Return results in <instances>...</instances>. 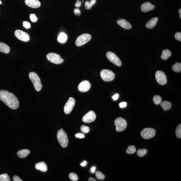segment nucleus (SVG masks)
I'll use <instances>...</instances> for the list:
<instances>
[{
	"label": "nucleus",
	"mask_w": 181,
	"mask_h": 181,
	"mask_svg": "<svg viewBox=\"0 0 181 181\" xmlns=\"http://www.w3.org/2000/svg\"><path fill=\"white\" fill-rule=\"evenodd\" d=\"M0 100L12 109H16L19 107L18 99L13 94L9 93L7 91L0 90Z\"/></svg>",
	"instance_id": "1"
},
{
	"label": "nucleus",
	"mask_w": 181,
	"mask_h": 181,
	"mask_svg": "<svg viewBox=\"0 0 181 181\" xmlns=\"http://www.w3.org/2000/svg\"><path fill=\"white\" fill-rule=\"evenodd\" d=\"M29 78L32 82L35 89L37 91H40L43 86L38 75L34 72H31L29 74Z\"/></svg>",
	"instance_id": "2"
},
{
	"label": "nucleus",
	"mask_w": 181,
	"mask_h": 181,
	"mask_svg": "<svg viewBox=\"0 0 181 181\" xmlns=\"http://www.w3.org/2000/svg\"><path fill=\"white\" fill-rule=\"evenodd\" d=\"M57 138L60 145L63 147H66L68 146V139L67 135L63 129H60L57 133Z\"/></svg>",
	"instance_id": "3"
},
{
	"label": "nucleus",
	"mask_w": 181,
	"mask_h": 181,
	"mask_svg": "<svg viewBox=\"0 0 181 181\" xmlns=\"http://www.w3.org/2000/svg\"><path fill=\"white\" fill-rule=\"evenodd\" d=\"M100 76L104 81L109 82L113 80L115 74L112 71L107 69L102 70L100 72Z\"/></svg>",
	"instance_id": "4"
},
{
	"label": "nucleus",
	"mask_w": 181,
	"mask_h": 181,
	"mask_svg": "<svg viewBox=\"0 0 181 181\" xmlns=\"http://www.w3.org/2000/svg\"><path fill=\"white\" fill-rule=\"evenodd\" d=\"M116 131L117 132L123 131L126 128L127 123L126 121L123 118L119 117L116 119L115 121Z\"/></svg>",
	"instance_id": "5"
},
{
	"label": "nucleus",
	"mask_w": 181,
	"mask_h": 181,
	"mask_svg": "<svg viewBox=\"0 0 181 181\" xmlns=\"http://www.w3.org/2000/svg\"><path fill=\"white\" fill-rule=\"evenodd\" d=\"M47 58L50 62L56 64H60L64 62L62 58L58 54L54 53H49L47 55Z\"/></svg>",
	"instance_id": "6"
},
{
	"label": "nucleus",
	"mask_w": 181,
	"mask_h": 181,
	"mask_svg": "<svg viewBox=\"0 0 181 181\" xmlns=\"http://www.w3.org/2000/svg\"><path fill=\"white\" fill-rule=\"evenodd\" d=\"M91 36L88 34H84L78 37L76 41V45L80 46L88 43L91 39Z\"/></svg>",
	"instance_id": "7"
},
{
	"label": "nucleus",
	"mask_w": 181,
	"mask_h": 181,
	"mask_svg": "<svg viewBox=\"0 0 181 181\" xmlns=\"http://www.w3.org/2000/svg\"><path fill=\"white\" fill-rule=\"evenodd\" d=\"M107 57L110 62L116 66H122V62L121 60L114 53L110 52H108L107 54Z\"/></svg>",
	"instance_id": "8"
},
{
	"label": "nucleus",
	"mask_w": 181,
	"mask_h": 181,
	"mask_svg": "<svg viewBox=\"0 0 181 181\" xmlns=\"http://www.w3.org/2000/svg\"><path fill=\"white\" fill-rule=\"evenodd\" d=\"M141 134V136L143 139H149L154 136L156 134V131L154 129L147 128L143 129Z\"/></svg>",
	"instance_id": "9"
},
{
	"label": "nucleus",
	"mask_w": 181,
	"mask_h": 181,
	"mask_svg": "<svg viewBox=\"0 0 181 181\" xmlns=\"http://www.w3.org/2000/svg\"><path fill=\"white\" fill-rule=\"evenodd\" d=\"M155 78L157 82L161 85H164L167 83V78L166 74L161 71L158 70L155 74Z\"/></svg>",
	"instance_id": "10"
},
{
	"label": "nucleus",
	"mask_w": 181,
	"mask_h": 181,
	"mask_svg": "<svg viewBox=\"0 0 181 181\" xmlns=\"http://www.w3.org/2000/svg\"><path fill=\"white\" fill-rule=\"evenodd\" d=\"M15 35L19 40L23 42H28L30 40V37L29 35L27 33L20 29L15 30Z\"/></svg>",
	"instance_id": "11"
},
{
	"label": "nucleus",
	"mask_w": 181,
	"mask_h": 181,
	"mask_svg": "<svg viewBox=\"0 0 181 181\" xmlns=\"http://www.w3.org/2000/svg\"><path fill=\"white\" fill-rule=\"evenodd\" d=\"M75 104V100L73 98H69L64 108V111L66 115L70 114L72 111Z\"/></svg>",
	"instance_id": "12"
},
{
	"label": "nucleus",
	"mask_w": 181,
	"mask_h": 181,
	"mask_svg": "<svg viewBox=\"0 0 181 181\" xmlns=\"http://www.w3.org/2000/svg\"><path fill=\"white\" fill-rule=\"evenodd\" d=\"M96 119V115L95 113L93 111H91L84 116L82 120L84 123H90L95 121Z\"/></svg>",
	"instance_id": "13"
},
{
	"label": "nucleus",
	"mask_w": 181,
	"mask_h": 181,
	"mask_svg": "<svg viewBox=\"0 0 181 181\" xmlns=\"http://www.w3.org/2000/svg\"><path fill=\"white\" fill-rule=\"evenodd\" d=\"M91 86V84L90 82L88 80H84L78 84V89L80 92H86L90 90Z\"/></svg>",
	"instance_id": "14"
},
{
	"label": "nucleus",
	"mask_w": 181,
	"mask_h": 181,
	"mask_svg": "<svg viewBox=\"0 0 181 181\" xmlns=\"http://www.w3.org/2000/svg\"><path fill=\"white\" fill-rule=\"evenodd\" d=\"M25 3L27 6L37 8L40 6L41 3L38 0H25Z\"/></svg>",
	"instance_id": "15"
},
{
	"label": "nucleus",
	"mask_w": 181,
	"mask_h": 181,
	"mask_svg": "<svg viewBox=\"0 0 181 181\" xmlns=\"http://www.w3.org/2000/svg\"><path fill=\"white\" fill-rule=\"evenodd\" d=\"M155 6L149 2L145 3L141 5V11L143 12H147L149 11L153 10L155 9Z\"/></svg>",
	"instance_id": "16"
},
{
	"label": "nucleus",
	"mask_w": 181,
	"mask_h": 181,
	"mask_svg": "<svg viewBox=\"0 0 181 181\" xmlns=\"http://www.w3.org/2000/svg\"><path fill=\"white\" fill-rule=\"evenodd\" d=\"M117 23L120 26L123 27L124 29H129L131 28L132 26L130 23L125 19H118L117 21Z\"/></svg>",
	"instance_id": "17"
},
{
	"label": "nucleus",
	"mask_w": 181,
	"mask_h": 181,
	"mask_svg": "<svg viewBox=\"0 0 181 181\" xmlns=\"http://www.w3.org/2000/svg\"><path fill=\"white\" fill-rule=\"evenodd\" d=\"M35 167L36 170H40L43 172H46L48 170V167L44 162H42L37 163L35 165Z\"/></svg>",
	"instance_id": "18"
},
{
	"label": "nucleus",
	"mask_w": 181,
	"mask_h": 181,
	"mask_svg": "<svg viewBox=\"0 0 181 181\" xmlns=\"http://www.w3.org/2000/svg\"><path fill=\"white\" fill-rule=\"evenodd\" d=\"M158 18L157 17H154L151 19L147 22L145 26L148 29H152L156 25L158 20Z\"/></svg>",
	"instance_id": "19"
},
{
	"label": "nucleus",
	"mask_w": 181,
	"mask_h": 181,
	"mask_svg": "<svg viewBox=\"0 0 181 181\" xmlns=\"http://www.w3.org/2000/svg\"><path fill=\"white\" fill-rule=\"evenodd\" d=\"M10 51L9 47L5 43L0 42V52L8 54Z\"/></svg>",
	"instance_id": "20"
},
{
	"label": "nucleus",
	"mask_w": 181,
	"mask_h": 181,
	"mask_svg": "<svg viewBox=\"0 0 181 181\" xmlns=\"http://www.w3.org/2000/svg\"><path fill=\"white\" fill-rule=\"evenodd\" d=\"M30 153V151L27 149H22L19 150L17 153V155L19 158H25Z\"/></svg>",
	"instance_id": "21"
},
{
	"label": "nucleus",
	"mask_w": 181,
	"mask_h": 181,
	"mask_svg": "<svg viewBox=\"0 0 181 181\" xmlns=\"http://www.w3.org/2000/svg\"><path fill=\"white\" fill-rule=\"evenodd\" d=\"M163 110L165 111H168L172 107V104L170 102L164 101L161 102L160 104Z\"/></svg>",
	"instance_id": "22"
},
{
	"label": "nucleus",
	"mask_w": 181,
	"mask_h": 181,
	"mask_svg": "<svg viewBox=\"0 0 181 181\" xmlns=\"http://www.w3.org/2000/svg\"><path fill=\"white\" fill-rule=\"evenodd\" d=\"M172 55V53L170 50H165L162 51V54L161 56V58L163 60H168L169 57Z\"/></svg>",
	"instance_id": "23"
},
{
	"label": "nucleus",
	"mask_w": 181,
	"mask_h": 181,
	"mask_svg": "<svg viewBox=\"0 0 181 181\" xmlns=\"http://www.w3.org/2000/svg\"><path fill=\"white\" fill-rule=\"evenodd\" d=\"M67 40V36L64 33H61L58 37V40L59 42L64 43Z\"/></svg>",
	"instance_id": "24"
},
{
	"label": "nucleus",
	"mask_w": 181,
	"mask_h": 181,
	"mask_svg": "<svg viewBox=\"0 0 181 181\" xmlns=\"http://www.w3.org/2000/svg\"><path fill=\"white\" fill-rule=\"evenodd\" d=\"M172 70L174 72H180L181 71V64L180 62H176L172 66Z\"/></svg>",
	"instance_id": "25"
},
{
	"label": "nucleus",
	"mask_w": 181,
	"mask_h": 181,
	"mask_svg": "<svg viewBox=\"0 0 181 181\" xmlns=\"http://www.w3.org/2000/svg\"><path fill=\"white\" fill-rule=\"evenodd\" d=\"M136 151L135 147L134 145H129L126 150V152L128 154H133L135 153Z\"/></svg>",
	"instance_id": "26"
},
{
	"label": "nucleus",
	"mask_w": 181,
	"mask_h": 181,
	"mask_svg": "<svg viewBox=\"0 0 181 181\" xmlns=\"http://www.w3.org/2000/svg\"><path fill=\"white\" fill-rule=\"evenodd\" d=\"M153 100L154 103L157 105L160 104L162 102V98L159 95H155L153 98Z\"/></svg>",
	"instance_id": "27"
},
{
	"label": "nucleus",
	"mask_w": 181,
	"mask_h": 181,
	"mask_svg": "<svg viewBox=\"0 0 181 181\" xmlns=\"http://www.w3.org/2000/svg\"><path fill=\"white\" fill-rule=\"evenodd\" d=\"M11 179L9 175L7 174L0 175V181H10Z\"/></svg>",
	"instance_id": "28"
},
{
	"label": "nucleus",
	"mask_w": 181,
	"mask_h": 181,
	"mask_svg": "<svg viewBox=\"0 0 181 181\" xmlns=\"http://www.w3.org/2000/svg\"><path fill=\"white\" fill-rule=\"evenodd\" d=\"M147 153V151L146 149H139L137 151V154L139 156L142 157L146 155Z\"/></svg>",
	"instance_id": "29"
},
{
	"label": "nucleus",
	"mask_w": 181,
	"mask_h": 181,
	"mask_svg": "<svg viewBox=\"0 0 181 181\" xmlns=\"http://www.w3.org/2000/svg\"><path fill=\"white\" fill-rule=\"evenodd\" d=\"M176 137L178 138L181 137V125H179L177 127L176 130Z\"/></svg>",
	"instance_id": "30"
},
{
	"label": "nucleus",
	"mask_w": 181,
	"mask_h": 181,
	"mask_svg": "<svg viewBox=\"0 0 181 181\" xmlns=\"http://www.w3.org/2000/svg\"><path fill=\"white\" fill-rule=\"evenodd\" d=\"M95 174L96 177L98 180H103L105 178V177L104 175L99 171L96 172Z\"/></svg>",
	"instance_id": "31"
},
{
	"label": "nucleus",
	"mask_w": 181,
	"mask_h": 181,
	"mask_svg": "<svg viewBox=\"0 0 181 181\" xmlns=\"http://www.w3.org/2000/svg\"><path fill=\"white\" fill-rule=\"evenodd\" d=\"M69 178L72 181H77L78 180V177L77 175L74 173H70L69 175Z\"/></svg>",
	"instance_id": "32"
},
{
	"label": "nucleus",
	"mask_w": 181,
	"mask_h": 181,
	"mask_svg": "<svg viewBox=\"0 0 181 181\" xmlns=\"http://www.w3.org/2000/svg\"><path fill=\"white\" fill-rule=\"evenodd\" d=\"M90 129L89 127L85 125H82L80 128V131L84 133H88L89 132Z\"/></svg>",
	"instance_id": "33"
},
{
	"label": "nucleus",
	"mask_w": 181,
	"mask_h": 181,
	"mask_svg": "<svg viewBox=\"0 0 181 181\" xmlns=\"http://www.w3.org/2000/svg\"><path fill=\"white\" fill-rule=\"evenodd\" d=\"M92 5L90 2V1H86L85 5H84V7L86 9H89L91 8Z\"/></svg>",
	"instance_id": "34"
},
{
	"label": "nucleus",
	"mask_w": 181,
	"mask_h": 181,
	"mask_svg": "<svg viewBox=\"0 0 181 181\" xmlns=\"http://www.w3.org/2000/svg\"><path fill=\"white\" fill-rule=\"evenodd\" d=\"M29 17H30L31 20L32 22H35L37 21V17L34 14H31Z\"/></svg>",
	"instance_id": "35"
},
{
	"label": "nucleus",
	"mask_w": 181,
	"mask_h": 181,
	"mask_svg": "<svg viewBox=\"0 0 181 181\" xmlns=\"http://www.w3.org/2000/svg\"><path fill=\"white\" fill-rule=\"evenodd\" d=\"M175 38L179 41H181V33L180 32H177L175 35Z\"/></svg>",
	"instance_id": "36"
},
{
	"label": "nucleus",
	"mask_w": 181,
	"mask_h": 181,
	"mask_svg": "<svg viewBox=\"0 0 181 181\" xmlns=\"http://www.w3.org/2000/svg\"><path fill=\"white\" fill-rule=\"evenodd\" d=\"M23 26H24L25 28L28 29L31 27V25L30 23L27 22V21H23Z\"/></svg>",
	"instance_id": "37"
},
{
	"label": "nucleus",
	"mask_w": 181,
	"mask_h": 181,
	"mask_svg": "<svg viewBox=\"0 0 181 181\" xmlns=\"http://www.w3.org/2000/svg\"><path fill=\"white\" fill-rule=\"evenodd\" d=\"M74 13L76 16H79L81 14L80 10L77 8H76L74 9Z\"/></svg>",
	"instance_id": "38"
},
{
	"label": "nucleus",
	"mask_w": 181,
	"mask_h": 181,
	"mask_svg": "<svg viewBox=\"0 0 181 181\" xmlns=\"http://www.w3.org/2000/svg\"><path fill=\"white\" fill-rule=\"evenodd\" d=\"M119 107L121 108H125L127 107V103L126 102H122L119 104Z\"/></svg>",
	"instance_id": "39"
},
{
	"label": "nucleus",
	"mask_w": 181,
	"mask_h": 181,
	"mask_svg": "<svg viewBox=\"0 0 181 181\" xmlns=\"http://www.w3.org/2000/svg\"><path fill=\"white\" fill-rule=\"evenodd\" d=\"M75 136L76 137L80 139L84 138V135L83 134L81 133L76 134Z\"/></svg>",
	"instance_id": "40"
},
{
	"label": "nucleus",
	"mask_w": 181,
	"mask_h": 181,
	"mask_svg": "<svg viewBox=\"0 0 181 181\" xmlns=\"http://www.w3.org/2000/svg\"><path fill=\"white\" fill-rule=\"evenodd\" d=\"M13 181H22L23 180L19 178L18 176H13Z\"/></svg>",
	"instance_id": "41"
},
{
	"label": "nucleus",
	"mask_w": 181,
	"mask_h": 181,
	"mask_svg": "<svg viewBox=\"0 0 181 181\" xmlns=\"http://www.w3.org/2000/svg\"><path fill=\"white\" fill-rule=\"evenodd\" d=\"M81 5V2L80 0H77L75 6L76 7H79Z\"/></svg>",
	"instance_id": "42"
},
{
	"label": "nucleus",
	"mask_w": 181,
	"mask_h": 181,
	"mask_svg": "<svg viewBox=\"0 0 181 181\" xmlns=\"http://www.w3.org/2000/svg\"><path fill=\"white\" fill-rule=\"evenodd\" d=\"M119 94H115V95H114L113 96V99L114 100H116L118 99V98H119Z\"/></svg>",
	"instance_id": "43"
},
{
	"label": "nucleus",
	"mask_w": 181,
	"mask_h": 181,
	"mask_svg": "<svg viewBox=\"0 0 181 181\" xmlns=\"http://www.w3.org/2000/svg\"><path fill=\"white\" fill-rule=\"evenodd\" d=\"M96 0H91L90 1V3L91 4V5L93 6L96 3Z\"/></svg>",
	"instance_id": "44"
},
{
	"label": "nucleus",
	"mask_w": 181,
	"mask_h": 181,
	"mask_svg": "<svg viewBox=\"0 0 181 181\" xmlns=\"http://www.w3.org/2000/svg\"><path fill=\"white\" fill-rule=\"evenodd\" d=\"M96 170V168L95 167H92L91 169V172L92 173L95 172Z\"/></svg>",
	"instance_id": "45"
},
{
	"label": "nucleus",
	"mask_w": 181,
	"mask_h": 181,
	"mask_svg": "<svg viewBox=\"0 0 181 181\" xmlns=\"http://www.w3.org/2000/svg\"><path fill=\"white\" fill-rule=\"evenodd\" d=\"M86 161H84V162L83 163H82L81 164H80V165H81V166H85V165H86Z\"/></svg>",
	"instance_id": "46"
},
{
	"label": "nucleus",
	"mask_w": 181,
	"mask_h": 181,
	"mask_svg": "<svg viewBox=\"0 0 181 181\" xmlns=\"http://www.w3.org/2000/svg\"><path fill=\"white\" fill-rule=\"evenodd\" d=\"M88 181H96L97 180H96L95 179H94L93 178H88Z\"/></svg>",
	"instance_id": "47"
},
{
	"label": "nucleus",
	"mask_w": 181,
	"mask_h": 181,
	"mask_svg": "<svg viewBox=\"0 0 181 181\" xmlns=\"http://www.w3.org/2000/svg\"><path fill=\"white\" fill-rule=\"evenodd\" d=\"M179 13H180V14H181V9H180L179 10Z\"/></svg>",
	"instance_id": "48"
},
{
	"label": "nucleus",
	"mask_w": 181,
	"mask_h": 181,
	"mask_svg": "<svg viewBox=\"0 0 181 181\" xmlns=\"http://www.w3.org/2000/svg\"><path fill=\"white\" fill-rule=\"evenodd\" d=\"M2 4V2L1 0H0V5H1Z\"/></svg>",
	"instance_id": "49"
},
{
	"label": "nucleus",
	"mask_w": 181,
	"mask_h": 181,
	"mask_svg": "<svg viewBox=\"0 0 181 181\" xmlns=\"http://www.w3.org/2000/svg\"><path fill=\"white\" fill-rule=\"evenodd\" d=\"M82 2H83H83H84V1H82Z\"/></svg>",
	"instance_id": "50"
}]
</instances>
